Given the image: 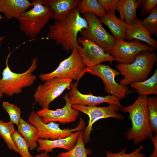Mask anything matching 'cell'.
Segmentation results:
<instances>
[{
	"mask_svg": "<svg viewBox=\"0 0 157 157\" xmlns=\"http://www.w3.org/2000/svg\"><path fill=\"white\" fill-rule=\"evenodd\" d=\"M88 27L86 20L82 17L78 6L71 10L63 19L55 20L50 25L47 37L55 41L57 45L61 46L67 51L77 49L78 33Z\"/></svg>",
	"mask_w": 157,
	"mask_h": 157,
	"instance_id": "6da1fadb",
	"label": "cell"
},
{
	"mask_svg": "<svg viewBox=\"0 0 157 157\" xmlns=\"http://www.w3.org/2000/svg\"><path fill=\"white\" fill-rule=\"evenodd\" d=\"M147 99V97L139 95L132 104L120 108L122 112L129 114L132 126L126 132V138L133 140L135 144L150 140L153 136L149 123Z\"/></svg>",
	"mask_w": 157,
	"mask_h": 157,
	"instance_id": "7a4b0ae2",
	"label": "cell"
},
{
	"mask_svg": "<svg viewBox=\"0 0 157 157\" xmlns=\"http://www.w3.org/2000/svg\"><path fill=\"white\" fill-rule=\"evenodd\" d=\"M157 61L155 52L144 51L139 53L136 56L134 61L130 64H118L116 68L124 77L119 84L128 86L132 83L146 80Z\"/></svg>",
	"mask_w": 157,
	"mask_h": 157,
	"instance_id": "3957f363",
	"label": "cell"
},
{
	"mask_svg": "<svg viewBox=\"0 0 157 157\" xmlns=\"http://www.w3.org/2000/svg\"><path fill=\"white\" fill-rule=\"evenodd\" d=\"M10 54V53L7 56L6 66L2 72V77L0 78V92L9 96L21 93L24 88L34 84L37 77L33 73L38 65V58L36 57L32 59L31 65L26 71L22 73H14L11 70L8 65Z\"/></svg>",
	"mask_w": 157,
	"mask_h": 157,
	"instance_id": "277c9868",
	"label": "cell"
},
{
	"mask_svg": "<svg viewBox=\"0 0 157 157\" xmlns=\"http://www.w3.org/2000/svg\"><path fill=\"white\" fill-rule=\"evenodd\" d=\"M33 7L19 18V28L28 38H35L51 19L53 12L43 4V0H33Z\"/></svg>",
	"mask_w": 157,
	"mask_h": 157,
	"instance_id": "5b68a950",
	"label": "cell"
},
{
	"mask_svg": "<svg viewBox=\"0 0 157 157\" xmlns=\"http://www.w3.org/2000/svg\"><path fill=\"white\" fill-rule=\"evenodd\" d=\"M86 68L84 65L77 49L72 51L70 56L61 61L57 67L53 71L39 75L42 81L53 78L68 79L79 81L86 73Z\"/></svg>",
	"mask_w": 157,
	"mask_h": 157,
	"instance_id": "8992f818",
	"label": "cell"
},
{
	"mask_svg": "<svg viewBox=\"0 0 157 157\" xmlns=\"http://www.w3.org/2000/svg\"><path fill=\"white\" fill-rule=\"evenodd\" d=\"M88 27L80 33L82 37L93 42L104 49L106 53L112 50L115 42V38L105 29L97 16L91 12L83 14Z\"/></svg>",
	"mask_w": 157,
	"mask_h": 157,
	"instance_id": "52a82bcc",
	"label": "cell"
},
{
	"mask_svg": "<svg viewBox=\"0 0 157 157\" xmlns=\"http://www.w3.org/2000/svg\"><path fill=\"white\" fill-rule=\"evenodd\" d=\"M28 122L38 129L39 138L47 140L66 138L75 132L83 130L85 127V122L80 117L79 123L75 128L62 129L59 127V124L55 122H50L47 124L44 123L41 117L34 110L31 112L29 116Z\"/></svg>",
	"mask_w": 157,
	"mask_h": 157,
	"instance_id": "ba28073f",
	"label": "cell"
},
{
	"mask_svg": "<svg viewBox=\"0 0 157 157\" xmlns=\"http://www.w3.org/2000/svg\"><path fill=\"white\" fill-rule=\"evenodd\" d=\"M86 72L97 76L102 79L104 85V90L108 95L114 96L120 100L133 92L128 86L121 85L116 82L115 77L121 73L109 65L101 64L90 68H86Z\"/></svg>",
	"mask_w": 157,
	"mask_h": 157,
	"instance_id": "9c48e42d",
	"label": "cell"
},
{
	"mask_svg": "<svg viewBox=\"0 0 157 157\" xmlns=\"http://www.w3.org/2000/svg\"><path fill=\"white\" fill-rule=\"evenodd\" d=\"M73 80L53 78L38 85L34 94L35 102L43 109H49L50 103L70 87Z\"/></svg>",
	"mask_w": 157,
	"mask_h": 157,
	"instance_id": "30bf717a",
	"label": "cell"
},
{
	"mask_svg": "<svg viewBox=\"0 0 157 157\" xmlns=\"http://www.w3.org/2000/svg\"><path fill=\"white\" fill-rule=\"evenodd\" d=\"M72 108L87 115L89 117L88 124L82 131V137L85 144L90 140V134L93 130V124L99 120L109 117L122 120L124 117L117 113L120 108L117 105L109 104L106 107L88 106L73 105Z\"/></svg>",
	"mask_w": 157,
	"mask_h": 157,
	"instance_id": "8fae6325",
	"label": "cell"
},
{
	"mask_svg": "<svg viewBox=\"0 0 157 157\" xmlns=\"http://www.w3.org/2000/svg\"><path fill=\"white\" fill-rule=\"evenodd\" d=\"M155 51L148 44L143 43L138 40H133L127 42L115 38L113 47L110 53L118 63L129 64L134 61L136 56L141 52Z\"/></svg>",
	"mask_w": 157,
	"mask_h": 157,
	"instance_id": "7c38bea8",
	"label": "cell"
},
{
	"mask_svg": "<svg viewBox=\"0 0 157 157\" xmlns=\"http://www.w3.org/2000/svg\"><path fill=\"white\" fill-rule=\"evenodd\" d=\"M77 42L82 45L77 50L87 68L93 67L104 62L112 63L115 60L113 56L106 53L103 49L89 40L80 37L77 38Z\"/></svg>",
	"mask_w": 157,
	"mask_h": 157,
	"instance_id": "4fadbf2b",
	"label": "cell"
},
{
	"mask_svg": "<svg viewBox=\"0 0 157 157\" xmlns=\"http://www.w3.org/2000/svg\"><path fill=\"white\" fill-rule=\"evenodd\" d=\"M63 98L65 101L66 104L63 108L55 110L49 109H42L36 113L41 117L43 122L47 124L50 122H59L65 124L75 122L78 119L80 111L74 109L70 103L68 93H67Z\"/></svg>",
	"mask_w": 157,
	"mask_h": 157,
	"instance_id": "5bb4252c",
	"label": "cell"
},
{
	"mask_svg": "<svg viewBox=\"0 0 157 157\" xmlns=\"http://www.w3.org/2000/svg\"><path fill=\"white\" fill-rule=\"evenodd\" d=\"M78 81L75 83L72 82L70 87L71 90L68 93L69 101L71 104L88 106H96L103 103L114 104L120 108L122 106L120 100L117 97L111 95L104 96H96L91 92L88 94L81 93L77 89Z\"/></svg>",
	"mask_w": 157,
	"mask_h": 157,
	"instance_id": "9a60e30c",
	"label": "cell"
},
{
	"mask_svg": "<svg viewBox=\"0 0 157 157\" xmlns=\"http://www.w3.org/2000/svg\"><path fill=\"white\" fill-rule=\"evenodd\" d=\"M80 131L74 132L67 137L50 140L38 138L37 142L38 144L36 151L38 152L44 151L48 154L52 152L56 148H61L69 151L75 145Z\"/></svg>",
	"mask_w": 157,
	"mask_h": 157,
	"instance_id": "2e32d148",
	"label": "cell"
},
{
	"mask_svg": "<svg viewBox=\"0 0 157 157\" xmlns=\"http://www.w3.org/2000/svg\"><path fill=\"white\" fill-rule=\"evenodd\" d=\"M33 5L32 2L28 0H0V13L8 19H17Z\"/></svg>",
	"mask_w": 157,
	"mask_h": 157,
	"instance_id": "e0dca14e",
	"label": "cell"
},
{
	"mask_svg": "<svg viewBox=\"0 0 157 157\" xmlns=\"http://www.w3.org/2000/svg\"><path fill=\"white\" fill-rule=\"evenodd\" d=\"M140 20L137 17L128 25L126 32V40L130 42L136 40L145 42L155 50L157 49V41L153 39L150 34L141 25Z\"/></svg>",
	"mask_w": 157,
	"mask_h": 157,
	"instance_id": "ac0fdd59",
	"label": "cell"
},
{
	"mask_svg": "<svg viewBox=\"0 0 157 157\" xmlns=\"http://www.w3.org/2000/svg\"><path fill=\"white\" fill-rule=\"evenodd\" d=\"M79 0H43L44 5L53 12L51 19L59 20L64 18L73 8L78 6Z\"/></svg>",
	"mask_w": 157,
	"mask_h": 157,
	"instance_id": "d6986e66",
	"label": "cell"
},
{
	"mask_svg": "<svg viewBox=\"0 0 157 157\" xmlns=\"http://www.w3.org/2000/svg\"><path fill=\"white\" fill-rule=\"evenodd\" d=\"M99 21L108 26L113 36L116 39L123 40H126V32L128 25L118 18L115 12L106 13L100 17Z\"/></svg>",
	"mask_w": 157,
	"mask_h": 157,
	"instance_id": "ffe728a7",
	"label": "cell"
},
{
	"mask_svg": "<svg viewBox=\"0 0 157 157\" xmlns=\"http://www.w3.org/2000/svg\"><path fill=\"white\" fill-rule=\"evenodd\" d=\"M139 0H120L117 10L120 15V19L130 25L137 17L136 11L140 4Z\"/></svg>",
	"mask_w": 157,
	"mask_h": 157,
	"instance_id": "44dd1931",
	"label": "cell"
},
{
	"mask_svg": "<svg viewBox=\"0 0 157 157\" xmlns=\"http://www.w3.org/2000/svg\"><path fill=\"white\" fill-rule=\"evenodd\" d=\"M17 131L27 142L29 149L32 151L37 147L38 131L36 127L21 118L17 126Z\"/></svg>",
	"mask_w": 157,
	"mask_h": 157,
	"instance_id": "7402d4cb",
	"label": "cell"
},
{
	"mask_svg": "<svg viewBox=\"0 0 157 157\" xmlns=\"http://www.w3.org/2000/svg\"><path fill=\"white\" fill-rule=\"evenodd\" d=\"M132 89L135 90L140 96H146L149 94L157 95V69L153 74L146 80L134 82L130 84Z\"/></svg>",
	"mask_w": 157,
	"mask_h": 157,
	"instance_id": "603a6c76",
	"label": "cell"
},
{
	"mask_svg": "<svg viewBox=\"0 0 157 157\" xmlns=\"http://www.w3.org/2000/svg\"><path fill=\"white\" fill-rule=\"evenodd\" d=\"M15 130L13 124L11 122H5L0 120V135L10 149L18 153L12 137V134Z\"/></svg>",
	"mask_w": 157,
	"mask_h": 157,
	"instance_id": "cb8c5ba5",
	"label": "cell"
},
{
	"mask_svg": "<svg viewBox=\"0 0 157 157\" xmlns=\"http://www.w3.org/2000/svg\"><path fill=\"white\" fill-rule=\"evenodd\" d=\"M78 8L80 13L82 14L91 12L101 17L106 14L101 4L97 0L80 1Z\"/></svg>",
	"mask_w": 157,
	"mask_h": 157,
	"instance_id": "d4e9b609",
	"label": "cell"
},
{
	"mask_svg": "<svg viewBox=\"0 0 157 157\" xmlns=\"http://www.w3.org/2000/svg\"><path fill=\"white\" fill-rule=\"evenodd\" d=\"M87 154L83 139L82 131H81L74 147L67 152L59 153L56 157H88Z\"/></svg>",
	"mask_w": 157,
	"mask_h": 157,
	"instance_id": "484cf974",
	"label": "cell"
},
{
	"mask_svg": "<svg viewBox=\"0 0 157 157\" xmlns=\"http://www.w3.org/2000/svg\"><path fill=\"white\" fill-rule=\"evenodd\" d=\"M147 105L150 126L152 133H157V97H147Z\"/></svg>",
	"mask_w": 157,
	"mask_h": 157,
	"instance_id": "4316f807",
	"label": "cell"
},
{
	"mask_svg": "<svg viewBox=\"0 0 157 157\" xmlns=\"http://www.w3.org/2000/svg\"><path fill=\"white\" fill-rule=\"evenodd\" d=\"M12 137L21 157H34L29 152L27 142L17 130H15L14 131Z\"/></svg>",
	"mask_w": 157,
	"mask_h": 157,
	"instance_id": "83f0119b",
	"label": "cell"
},
{
	"mask_svg": "<svg viewBox=\"0 0 157 157\" xmlns=\"http://www.w3.org/2000/svg\"><path fill=\"white\" fill-rule=\"evenodd\" d=\"M141 25L150 35L157 36V8L153 9L147 17L140 20Z\"/></svg>",
	"mask_w": 157,
	"mask_h": 157,
	"instance_id": "f1b7e54d",
	"label": "cell"
},
{
	"mask_svg": "<svg viewBox=\"0 0 157 157\" xmlns=\"http://www.w3.org/2000/svg\"><path fill=\"white\" fill-rule=\"evenodd\" d=\"M2 106L9 115L10 121L18 126L21 118V111L19 108L15 105L7 101L3 102Z\"/></svg>",
	"mask_w": 157,
	"mask_h": 157,
	"instance_id": "f546056e",
	"label": "cell"
},
{
	"mask_svg": "<svg viewBox=\"0 0 157 157\" xmlns=\"http://www.w3.org/2000/svg\"><path fill=\"white\" fill-rule=\"evenodd\" d=\"M143 149V146L141 145L133 151L128 154L126 153V150L125 148L116 153L107 151L106 152V157H145L146 154L141 152Z\"/></svg>",
	"mask_w": 157,
	"mask_h": 157,
	"instance_id": "4dcf8cb0",
	"label": "cell"
},
{
	"mask_svg": "<svg viewBox=\"0 0 157 157\" xmlns=\"http://www.w3.org/2000/svg\"><path fill=\"white\" fill-rule=\"evenodd\" d=\"M157 0H141V13L145 16H148L153 9L157 7Z\"/></svg>",
	"mask_w": 157,
	"mask_h": 157,
	"instance_id": "1f68e13d",
	"label": "cell"
},
{
	"mask_svg": "<svg viewBox=\"0 0 157 157\" xmlns=\"http://www.w3.org/2000/svg\"><path fill=\"white\" fill-rule=\"evenodd\" d=\"M106 13L115 12L119 5V0H98Z\"/></svg>",
	"mask_w": 157,
	"mask_h": 157,
	"instance_id": "d6a6232c",
	"label": "cell"
},
{
	"mask_svg": "<svg viewBox=\"0 0 157 157\" xmlns=\"http://www.w3.org/2000/svg\"><path fill=\"white\" fill-rule=\"evenodd\" d=\"M154 145V149L153 153L149 157H157V133L154 136H153L150 139Z\"/></svg>",
	"mask_w": 157,
	"mask_h": 157,
	"instance_id": "836d02e7",
	"label": "cell"
},
{
	"mask_svg": "<svg viewBox=\"0 0 157 157\" xmlns=\"http://www.w3.org/2000/svg\"><path fill=\"white\" fill-rule=\"evenodd\" d=\"M34 157H50L48 154L44 152L40 154H38L35 156Z\"/></svg>",
	"mask_w": 157,
	"mask_h": 157,
	"instance_id": "e575fe53",
	"label": "cell"
},
{
	"mask_svg": "<svg viewBox=\"0 0 157 157\" xmlns=\"http://www.w3.org/2000/svg\"><path fill=\"white\" fill-rule=\"evenodd\" d=\"M4 39V37L0 36V46L1 45V42ZM3 94L0 92V100L3 97Z\"/></svg>",
	"mask_w": 157,
	"mask_h": 157,
	"instance_id": "d590c367",
	"label": "cell"
},
{
	"mask_svg": "<svg viewBox=\"0 0 157 157\" xmlns=\"http://www.w3.org/2000/svg\"><path fill=\"white\" fill-rule=\"evenodd\" d=\"M5 19L0 14V20L2 19Z\"/></svg>",
	"mask_w": 157,
	"mask_h": 157,
	"instance_id": "8d00e7d4",
	"label": "cell"
}]
</instances>
